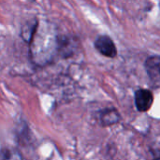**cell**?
<instances>
[{"label":"cell","instance_id":"1","mask_svg":"<svg viewBox=\"0 0 160 160\" xmlns=\"http://www.w3.org/2000/svg\"><path fill=\"white\" fill-rule=\"evenodd\" d=\"M96 49L104 56L113 58L117 54L116 47L112 40V38L108 36H100L95 42Z\"/></svg>","mask_w":160,"mask_h":160},{"label":"cell","instance_id":"6","mask_svg":"<svg viewBox=\"0 0 160 160\" xmlns=\"http://www.w3.org/2000/svg\"><path fill=\"white\" fill-rule=\"evenodd\" d=\"M154 160H160L159 158H156V159H154Z\"/></svg>","mask_w":160,"mask_h":160},{"label":"cell","instance_id":"3","mask_svg":"<svg viewBox=\"0 0 160 160\" xmlns=\"http://www.w3.org/2000/svg\"><path fill=\"white\" fill-rule=\"evenodd\" d=\"M160 59L159 56L155 55V56H151L149 57L146 62H145V68L147 71L148 76L150 77L151 81L153 82V83L156 84V86H158V84L159 83V78H160Z\"/></svg>","mask_w":160,"mask_h":160},{"label":"cell","instance_id":"4","mask_svg":"<svg viewBox=\"0 0 160 160\" xmlns=\"http://www.w3.org/2000/svg\"><path fill=\"white\" fill-rule=\"evenodd\" d=\"M99 118H100V123L103 126H111L116 124L120 120V115L116 110L107 109L100 113Z\"/></svg>","mask_w":160,"mask_h":160},{"label":"cell","instance_id":"2","mask_svg":"<svg viewBox=\"0 0 160 160\" xmlns=\"http://www.w3.org/2000/svg\"><path fill=\"white\" fill-rule=\"evenodd\" d=\"M154 102V96L148 89H139L135 93V104L140 112H147L150 110Z\"/></svg>","mask_w":160,"mask_h":160},{"label":"cell","instance_id":"5","mask_svg":"<svg viewBox=\"0 0 160 160\" xmlns=\"http://www.w3.org/2000/svg\"><path fill=\"white\" fill-rule=\"evenodd\" d=\"M0 160H22V157L15 149L5 148L0 150Z\"/></svg>","mask_w":160,"mask_h":160}]
</instances>
